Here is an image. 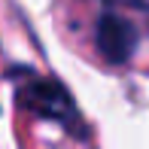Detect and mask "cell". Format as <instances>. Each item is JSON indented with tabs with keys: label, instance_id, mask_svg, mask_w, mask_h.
Returning <instances> with one entry per match:
<instances>
[{
	"label": "cell",
	"instance_id": "1",
	"mask_svg": "<svg viewBox=\"0 0 149 149\" xmlns=\"http://www.w3.org/2000/svg\"><path fill=\"white\" fill-rule=\"evenodd\" d=\"M22 104L28 107L31 113L52 122H61L67 128L79 125V110L73 104V97L67 94V88L55 79H37L31 76V82L22 88Z\"/></svg>",
	"mask_w": 149,
	"mask_h": 149
},
{
	"label": "cell",
	"instance_id": "2",
	"mask_svg": "<svg viewBox=\"0 0 149 149\" xmlns=\"http://www.w3.org/2000/svg\"><path fill=\"white\" fill-rule=\"evenodd\" d=\"M134 46H137V31L128 18L116 15V12H107L97 22V49L104 61L110 64H125L134 55Z\"/></svg>",
	"mask_w": 149,
	"mask_h": 149
},
{
	"label": "cell",
	"instance_id": "3",
	"mask_svg": "<svg viewBox=\"0 0 149 149\" xmlns=\"http://www.w3.org/2000/svg\"><path fill=\"white\" fill-rule=\"evenodd\" d=\"M119 3H125V0H119ZM131 3H134V0H131Z\"/></svg>",
	"mask_w": 149,
	"mask_h": 149
}]
</instances>
